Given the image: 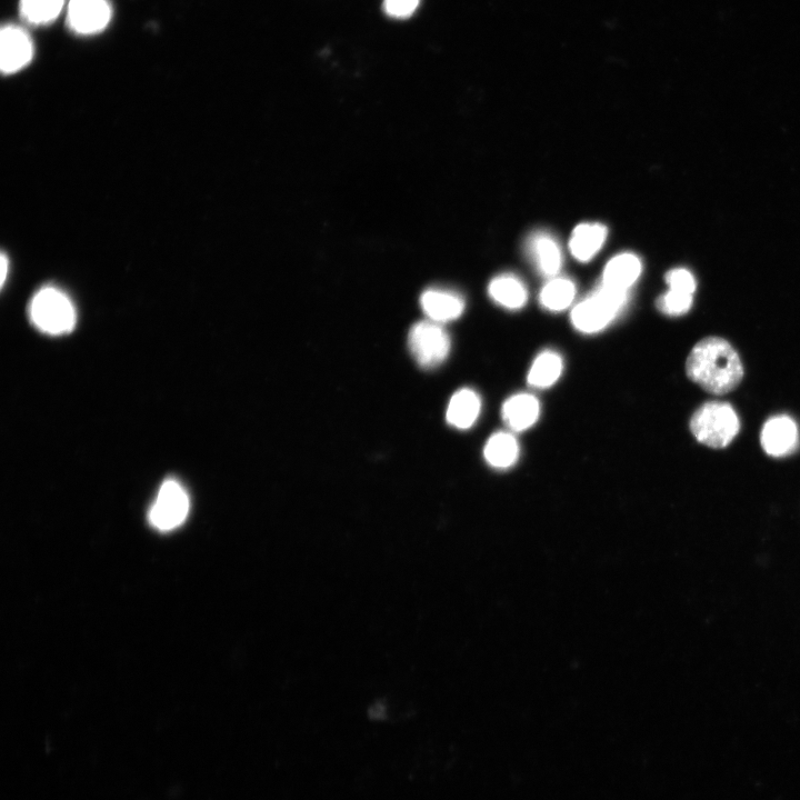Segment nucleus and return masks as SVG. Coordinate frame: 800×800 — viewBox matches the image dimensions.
Returning a JSON list of instances; mask_svg holds the SVG:
<instances>
[{
    "label": "nucleus",
    "instance_id": "6e6552de",
    "mask_svg": "<svg viewBox=\"0 0 800 800\" xmlns=\"http://www.w3.org/2000/svg\"><path fill=\"white\" fill-rule=\"evenodd\" d=\"M0 65L4 74H13L30 63L34 55L32 39L24 29L8 25L3 27L0 36Z\"/></svg>",
    "mask_w": 800,
    "mask_h": 800
},
{
    "label": "nucleus",
    "instance_id": "dca6fc26",
    "mask_svg": "<svg viewBox=\"0 0 800 800\" xmlns=\"http://www.w3.org/2000/svg\"><path fill=\"white\" fill-rule=\"evenodd\" d=\"M486 462L496 469L514 466L519 457V445L509 433L499 432L488 439L484 449Z\"/></svg>",
    "mask_w": 800,
    "mask_h": 800
},
{
    "label": "nucleus",
    "instance_id": "5701e85b",
    "mask_svg": "<svg viewBox=\"0 0 800 800\" xmlns=\"http://www.w3.org/2000/svg\"><path fill=\"white\" fill-rule=\"evenodd\" d=\"M420 0H385L384 10L389 17L405 19L413 16Z\"/></svg>",
    "mask_w": 800,
    "mask_h": 800
},
{
    "label": "nucleus",
    "instance_id": "2eb2a0df",
    "mask_svg": "<svg viewBox=\"0 0 800 800\" xmlns=\"http://www.w3.org/2000/svg\"><path fill=\"white\" fill-rule=\"evenodd\" d=\"M530 252L535 259L540 273L545 276H556L562 267V252L556 240L548 234H537L529 243Z\"/></svg>",
    "mask_w": 800,
    "mask_h": 800
},
{
    "label": "nucleus",
    "instance_id": "9d476101",
    "mask_svg": "<svg viewBox=\"0 0 800 800\" xmlns=\"http://www.w3.org/2000/svg\"><path fill=\"white\" fill-rule=\"evenodd\" d=\"M420 305L435 323H446L462 316L465 308L464 299L444 289H428L420 298Z\"/></svg>",
    "mask_w": 800,
    "mask_h": 800
},
{
    "label": "nucleus",
    "instance_id": "f03ea898",
    "mask_svg": "<svg viewBox=\"0 0 800 800\" xmlns=\"http://www.w3.org/2000/svg\"><path fill=\"white\" fill-rule=\"evenodd\" d=\"M627 300V292L602 283L573 309L572 323L580 333H598L622 313Z\"/></svg>",
    "mask_w": 800,
    "mask_h": 800
},
{
    "label": "nucleus",
    "instance_id": "6ab92c4d",
    "mask_svg": "<svg viewBox=\"0 0 800 800\" xmlns=\"http://www.w3.org/2000/svg\"><path fill=\"white\" fill-rule=\"evenodd\" d=\"M576 287L572 280L555 278L543 288L539 302L550 312H562L574 302Z\"/></svg>",
    "mask_w": 800,
    "mask_h": 800
},
{
    "label": "nucleus",
    "instance_id": "423d86ee",
    "mask_svg": "<svg viewBox=\"0 0 800 800\" xmlns=\"http://www.w3.org/2000/svg\"><path fill=\"white\" fill-rule=\"evenodd\" d=\"M190 503L185 488L175 479H168L160 487L155 503L148 514L149 522L162 532L182 525L189 513Z\"/></svg>",
    "mask_w": 800,
    "mask_h": 800
},
{
    "label": "nucleus",
    "instance_id": "aec40b11",
    "mask_svg": "<svg viewBox=\"0 0 800 800\" xmlns=\"http://www.w3.org/2000/svg\"><path fill=\"white\" fill-rule=\"evenodd\" d=\"M63 6L64 0H20V14L29 24L45 25L59 16Z\"/></svg>",
    "mask_w": 800,
    "mask_h": 800
},
{
    "label": "nucleus",
    "instance_id": "ddd939ff",
    "mask_svg": "<svg viewBox=\"0 0 800 800\" xmlns=\"http://www.w3.org/2000/svg\"><path fill=\"white\" fill-rule=\"evenodd\" d=\"M642 273V263L633 254H622L614 257L607 264L603 277V284L618 290L628 292Z\"/></svg>",
    "mask_w": 800,
    "mask_h": 800
},
{
    "label": "nucleus",
    "instance_id": "f3484780",
    "mask_svg": "<svg viewBox=\"0 0 800 800\" xmlns=\"http://www.w3.org/2000/svg\"><path fill=\"white\" fill-rule=\"evenodd\" d=\"M489 295L500 306L512 310L524 307L528 296L525 285L512 275L493 279L489 285Z\"/></svg>",
    "mask_w": 800,
    "mask_h": 800
},
{
    "label": "nucleus",
    "instance_id": "a211bd4d",
    "mask_svg": "<svg viewBox=\"0 0 800 800\" xmlns=\"http://www.w3.org/2000/svg\"><path fill=\"white\" fill-rule=\"evenodd\" d=\"M564 368L563 358L553 350H546L540 354L530 368L528 373V384L537 389H545L553 386Z\"/></svg>",
    "mask_w": 800,
    "mask_h": 800
},
{
    "label": "nucleus",
    "instance_id": "20e7f679",
    "mask_svg": "<svg viewBox=\"0 0 800 800\" xmlns=\"http://www.w3.org/2000/svg\"><path fill=\"white\" fill-rule=\"evenodd\" d=\"M690 430L699 443L720 449L728 446L739 432V419L726 403H707L690 420Z\"/></svg>",
    "mask_w": 800,
    "mask_h": 800
},
{
    "label": "nucleus",
    "instance_id": "412c9836",
    "mask_svg": "<svg viewBox=\"0 0 800 800\" xmlns=\"http://www.w3.org/2000/svg\"><path fill=\"white\" fill-rule=\"evenodd\" d=\"M693 305V295L675 292L670 290L660 297L657 307L660 312L668 316H682L688 312Z\"/></svg>",
    "mask_w": 800,
    "mask_h": 800
},
{
    "label": "nucleus",
    "instance_id": "4468645a",
    "mask_svg": "<svg viewBox=\"0 0 800 800\" xmlns=\"http://www.w3.org/2000/svg\"><path fill=\"white\" fill-rule=\"evenodd\" d=\"M607 229L600 224L579 225L570 239V250L579 262H589L603 247Z\"/></svg>",
    "mask_w": 800,
    "mask_h": 800
},
{
    "label": "nucleus",
    "instance_id": "4be33fe9",
    "mask_svg": "<svg viewBox=\"0 0 800 800\" xmlns=\"http://www.w3.org/2000/svg\"><path fill=\"white\" fill-rule=\"evenodd\" d=\"M666 282L670 290L693 295L696 290V280L686 269H674L666 275Z\"/></svg>",
    "mask_w": 800,
    "mask_h": 800
},
{
    "label": "nucleus",
    "instance_id": "0eeeda50",
    "mask_svg": "<svg viewBox=\"0 0 800 800\" xmlns=\"http://www.w3.org/2000/svg\"><path fill=\"white\" fill-rule=\"evenodd\" d=\"M112 18V7L108 0H70L67 23L80 35L102 32Z\"/></svg>",
    "mask_w": 800,
    "mask_h": 800
},
{
    "label": "nucleus",
    "instance_id": "b1692460",
    "mask_svg": "<svg viewBox=\"0 0 800 800\" xmlns=\"http://www.w3.org/2000/svg\"><path fill=\"white\" fill-rule=\"evenodd\" d=\"M7 270H8V260H7V257L3 254V256H2V287L5 285V282H6Z\"/></svg>",
    "mask_w": 800,
    "mask_h": 800
},
{
    "label": "nucleus",
    "instance_id": "39448f33",
    "mask_svg": "<svg viewBox=\"0 0 800 800\" xmlns=\"http://www.w3.org/2000/svg\"><path fill=\"white\" fill-rule=\"evenodd\" d=\"M408 343L416 362L424 368L443 364L450 352V338L446 330L433 320L413 326Z\"/></svg>",
    "mask_w": 800,
    "mask_h": 800
},
{
    "label": "nucleus",
    "instance_id": "f8f14e48",
    "mask_svg": "<svg viewBox=\"0 0 800 800\" xmlns=\"http://www.w3.org/2000/svg\"><path fill=\"white\" fill-rule=\"evenodd\" d=\"M480 408L482 402L474 390L460 389L450 399L446 414L447 422L458 429H468L476 423Z\"/></svg>",
    "mask_w": 800,
    "mask_h": 800
},
{
    "label": "nucleus",
    "instance_id": "9b49d317",
    "mask_svg": "<svg viewBox=\"0 0 800 800\" xmlns=\"http://www.w3.org/2000/svg\"><path fill=\"white\" fill-rule=\"evenodd\" d=\"M505 424L514 432L524 430L535 425L540 414L538 399L530 394H518L510 397L502 410Z\"/></svg>",
    "mask_w": 800,
    "mask_h": 800
},
{
    "label": "nucleus",
    "instance_id": "1a4fd4ad",
    "mask_svg": "<svg viewBox=\"0 0 800 800\" xmlns=\"http://www.w3.org/2000/svg\"><path fill=\"white\" fill-rule=\"evenodd\" d=\"M760 442L770 456L783 457L792 453L798 443L797 425L788 416L770 418L764 425Z\"/></svg>",
    "mask_w": 800,
    "mask_h": 800
},
{
    "label": "nucleus",
    "instance_id": "f257e3e1",
    "mask_svg": "<svg viewBox=\"0 0 800 800\" xmlns=\"http://www.w3.org/2000/svg\"><path fill=\"white\" fill-rule=\"evenodd\" d=\"M686 372L692 382L714 395L732 392L744 377L736 350L719 337L700 340L687 358Z\"/></svg>",
    "mask_w": 800,
    "mask_h": 800
},
{
    "label": "nucleus",
    "instance_id": "7ed1b4c3",
    "mask_svg": "<svg viewBox=\"0 0 800 800\" xmlns=\"http://www.w3.org/2000/svg\"><path fill=\"white\" fill-rule=\"evenodd\" d=\"M29 315L40 332L54 336L72 332L77 322L72 300L55 287L39 290L30 304Z\"/></svg>",
    "mask_w": 800,
    "mask_h": 800
}]
</instances>
